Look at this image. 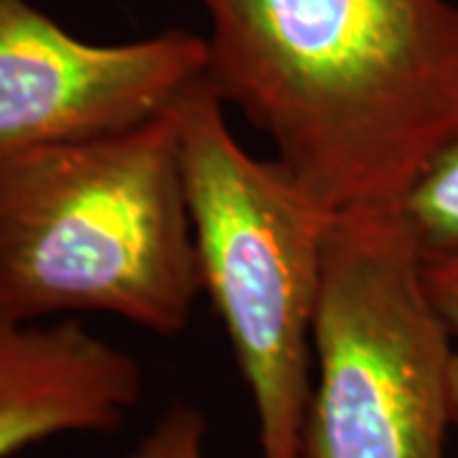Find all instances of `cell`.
Returning <instances> with one entry per match:
<instances>
[{
	"mask_svg": "<svg viewBox=\"0 0 458 458\" xmlns=\"http://www.w3.org/2000/svg\"><path fill=\"white\" fill-rule=\"evenodd\" d=\"M204 80L331 219L394 214L458 125L451 0H197Z\"/></svg>",
	"mask_w": 458,
	"mask_h": 458,
	"instance_id": "cell-1",
	"label": "cell"
},
{
	"mask_svg": "<svg viewBox=\"0 0 458 458\" xmlns=\"http://www.w3.org/2000/svg\"><path fill=\"white\" fill-rule=\"evenodd\" d=\"M181 98L132 128L0 161V321L107 313L161 339L186 331L204 285Z\"/></svg>",
	"mask_w": 458,
	"mask_h": 458,
	"instance_id": "cell-2",
	"label": "cell"
},
{
	"mask_svg": "<svg viewBox=\"0 0 458 458\" xmlns=\"http://www.w3.org/2000/svg\"><path fill=\"white\" fill-rule=\"evenodd\" d=\"M181 156L204 293L258 418L260 458H301L331 216L234 138L201 77L181 98Z\"/></svg>",
	"mask_w": 458,
	"mask_h": 458,
	"instance_id": "cell-3",
	"label": "cell"
},
{
	"mask_svg": "<svg viewBox=\"0 0 458 458\" xmlns=\"http://www.w3.org/2000/svg\"><path fill=\"white\" fill-rule=\"evenodd\" d=\"M456 354L397 212L336 216L301 458H445Z\"/></svg>",
	"mask_w": 458,
	"mask_h": 458,
	"instance_id": "cell-4",
	"label": "cell"
},
{
	"mask_svg": "<svg viewBox=\"0 0 458 458\" xmlns=\"http://www.w3.org/2000/svg\"><path fill=\"white\" fill-rule=\"evenodd\" d=\"M204 69L207 36L186 29L92 44L29 0H0V161L150 120Z\"/></svg>",
	"mask_w": 458,
	"mask_h": 458,
	"instance_id": "cell-5",
	"label": "cell"
},
{
	"mask_svg": "<svg viewBox=\"0 0 458 458\" xmlns=\"http://www.w3.org/2000/svg\"><path fill=\"white\" fill-rule=\"evenodd\" d=\"M140 394L138 360L80 318L0 321V458L59 436L113 433Z\"/></svg>",
	"mask_w": 458,
	"mask_h": 458,
	"instance_id": "cell-6",
	"label": "cell"
},
{
	"mask_svg": "<svg viewBox=\"0 0 458 458\" xmlns=\"http://www.w3.org/2000/svg\"><path fill=\"white\" fill-rule=\"evenodd\" d=\"M397 216L423 262L458 258V125L418 171Z\"/></svg>",
	"mask_w": 458,
	"mask_h": 458,
	"instance_id": "cell-7",
	"label": "cell"
},
{
	"mask_svg": "<svg viewBox=\"0 0 458 458\" xmlns=\"http://www.w3.org/2000/svg\"><path fill=\"white\" fill-rule=\"evenodd\" d=\"M209 420L189 403H174L158 415L125 458H209Z\"/></svg>",
	"mask_w": 458,
	"mask_h": 458,
	"instance_id": "cell-8",
	"label": "cell"
},
{
	"mask_svg": "<svg viewBox=\"0 0 458 458\" xmlns=\"http://www.w3.org/2000/svg\"><path fill=\"white\" fill-rule=\"evenodd\" d=\"M428 295L441 313L458 352V258H441L426 262Z\"/></svg>",
	"mask_w": 458,
	"mask_h": 458,
	"instance_id": "cell-9",
	"label": "cell"
},
{
	"mask_svg": "<svg viewBox=\"0 0 458 458\" xmlns=\"http://www.w3.org/2000/svg\"><path fill=\"white\" fill-rule=\"evenodd\" d=\"M454 410H456V423H458V354L454 361Z\"/></svg>",
	"mask_w": 458,
	"mask_h": 458,
	"instance_id": "cell-10",
	"label": "cell"
}]
</instances>
